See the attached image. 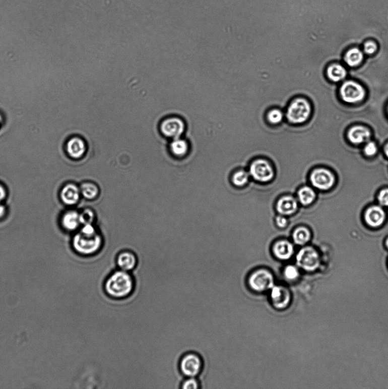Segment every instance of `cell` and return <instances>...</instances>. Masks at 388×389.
Returning a JSON list of instances; mask_svg holds the SVG:
<instances>
[{"instance_id":"ba28073f","label":"cell","mask_w":388,"mask_h":389,"mask_svg":"<svg viewBox=\"0 0 388 389\" xmlns=\"http://www.w3.org/2000/svg\"><path fill=\"white\" fill-rule=\"evenodd\" d=\"M250 174L254 180L262 183L268 182L274 177L272 166L264 160L254 161L250 165Z\"/></svg>"},{"instance_id":"f546056e","label":"cell","mask_w":388,"mask_h":389,"mask_svg":"<svg viewBox=\"0 0 388 389\" xmlns=\"http://www.w3.org/2000/svg\"><path fill=\"white\" fill-rule=\"evenodd\" d=\"M93 211L90 209L84 210L80 214L81 223L83 225L91 224L94 219Z\"/></svg>"},{"instance_id":"8d00e7d4","label":"cell","mask_w":388,"mask_h":389,"mask_svg":"<svg viewBox=\"0 0 388 389\" xmlns=\"http://www.w3.org/2000/svg\"><path fill=\"white\" fill-rule=\"evenodd\" d=\"M6 207L0 203V219H2L6 214Z\"/></svg>"},{"instance_id":"836d02e7","label":"cell","mask_w":388,"mask_h":389,"mask_svg":"<svg viewBox=\"0 0 388 389\" xmlns=\"http://www.w3.org/2000/svg\"><path fill=\"white\" fill-rule=\"evenodd\" d=\"M378 200L383 206H388V189L382 191L378 196Z\"/></svg>"},{"instance_id":"1f68e13d","label":"cell","mask_w":388,"mask_h":389,"mask_svg":"<svg viewBox=\"0 0 388 389\" xmlns=\"http://www.w3.org/2000/svg\"><path fill=\"white\" fill-rule=\"evenodd\" d=\"M377 49V46L375 42L368 41L365 43L364 45V51L366 54L371 55L374 54Z\"/></svg>"},{"instance_id":"5b68a950","label":"cell","mask_w":388,"mask_h":389,"mask_svg":"<svg viewBox=\"0 0 388 389\" xmlns=\"http://www.w3.org/2000/svg\"><path fill=\"white\" fill-rule=\"evenodd\" d=\"M248 282L252 290L257 293H264L271 290L275 286V278L270 271L262 269L251 274Z\"/></svg>"},{"instance_id":"30bf717a","label":"cell","mask_w":388,"mask_h":389,"mask_svg":"<svg viewBox=\"0 0 388 389\" xmlns=\"http://www.w3.org/2000/svg\"><path fill=\"white\" fill-rule=\"evenodd\" d=\"M161 130L163 134L169 138H179L184 130V124L177 118L167 119L161 124Z\"/></svg>"},{"instance_id":"74e56055","label":"cell","mask_w":388,"mask_h":389,"mask_svg":"<svg viewBox=\"0 0 388 389\" xmlns=\"http://www.w3.org/2000/svg\"><path fill=\"white\" fill-rule=\"evenodd\" d=\"M385 152L386 154V156L388 157V143L385 146Z\"/></svg>"},{"instance_id":"d6a6232c","label":"cell","mask_w":388,"mask_h":389,"mask_svg":"<svg viewBox=\"0 0 388 389\" xmlns=\"http://www.w3.org/2000/svg\"><path fill=\"white\" fill-rule=\"evenodd\" d=\"M81 233L87 236H93L96 234L95 229L92 224L83 225Z\"/></svg>"},{"instance_id":"603a6c76","label":"cell","mask_w":388,"mask_h":389,"mask_svg":"<svg viewBox=\"0 0 388 389\" xmlns=\"http://www.w3.org/2000/svg\"><path fill=\"white\" fill-rule=\"evenodd\" d=\"M298 196L302 205H308L314 200L315 194L311 188L305 187L299 190Z\"/></svg>"},{"instance_id":"7c38bea8","label":"cell","mask_w":388,"mask_h":389,"mask_svg":"<svg viewBox=\"0 0 388 389\" xmlns=\"http://www.w3.org/2000/svg\"><path fill=\"white\" fill-rule=\"evenodd\" d=\"M116 263L118 269L132 272L138 267V260L134 253L124 251L118 255Z\"/></svg>"},{"instance_id":"52a82bcc","label":"cell","mask_w":388,"mask_h":389,"mask_svg":"<svg viewBox=\"0 0 388 389\" xmlns=\"http://www.w3.org/2000/svg\"><path fill=\"white\" fill-rule=\"evenodd\" d=\"M342 98L346 102L356 103L362 100L365 97L364 88L359 83L348 81L343 83L341 88Z\"/></svg>"},{"instance_id":"3957f363","label":"cell","mask_w":388,"mask_h":389,"mask_svg":"<svg viewBox=\"0 0 388 389\" xmlns=\"http://www.w3.org/2000/svg\"><path fill=\"white\" fill-rule=\"evenodd\" d=\"M204 368V362L200 354L195 352H188L179 360V369L184 378L199 376Z\"/></svg>"},{"instance_id":"2e32d148","label":"cell","mask_w":388,"mask_h":389,"mask_svg":"<svg viewBox=\"0 0 388 389\" xmlns=\"http://www.w3.org/2000/svg\"><path fill=\"white\" fill-rule=\"evenodd\" d=\"M370 132L367 128L355 126L348 131V138L351 143L355 144H362L369 140Z\"/></svg>"},{"instance_id":"f35d334b","label":"cell","mask_w":388,"mask_h":389,"mask_svg":"<svg viewBox=\"0 0 388 389\" xmlns=\"http://www.w3.org/2000/svg\"><path fill=\"white\" fill-rule=\"evenodd\" d=\"M386 244L387 247V248H388V239H387V241H386Z\"/></svg>"},{"instance_id":"e575fe53","label":"cell","mask_w":388,"mask_h":389,"mask_svg":"<svg viewBox=\"0 0 388 389\" xmlns=\"http://www.w3.org/2000/svg\"><path fill=\"white\" fill-rule=\"evenodd\" d=\"M276 223L278 227L284 228L288 225V220L284 216H279L276 218Z\"/></svg>"},{"instance_id":"44dd1931","label":"cell","mask_w":388,"mask_h":389,"mask_svg":"<svg viewBox=\"0 0 388 389\" xmlns=\"http://www.w3.org/2000/svg\"><path fill=\"white\" fill-rule=\"evenodd\" d=\"M364 55L358 48H352L346 53L345 57L346 63L351 67L358 66L363 61Z\"/></svg>"},{"instance_id":"484cf974","label":"cell","mask_w":388,"mask_h":389,"mask_svg":"<svg viewBox=\"0 0 388 389\" xmlns=\"http://www.w3.org/2000/svg\"><path fill=\"white\" fill-rule=\"evenodd\" d=\"M284 119V114L279 109H273L267 114V119L272 125H278L282 122Z\"/></svg>"},{"instance_id":"f1b7e54d","label":"cell","mask_w":388,"mask_h":389,"mask_svg":"<svg viewBox=\"0 0 388 389\" xmlns=\"http://www.w3.org/2000/svg\"><path fill=\"white\" fill-rule=\"evenodd\" d=\"M284 274L286 279L290 281L296 280L299 276L298 268L293 265L286 266L284 269Z\"/></svg>"},{"instance_id":"e0dca14e","label":"cell","mask_w":388,"mask_h":389,"mask_svg":"<svg viewBox=\"0 0 388 389\" xmlns=\"http://www.w3.org/2000/svg\"><path fill=\"white\" fill-rule=\"evenodd\" d=\"M297 202L292 197L286 196L280 199L277 203V209L281 215H289L296 211Z\"/></svg>"},{"instance_id":"d6986e66","label":"cell","mask_w":388,"mask_h":389,"mask_svg":"<svg viewBox=\"0 0 388 389\" xmlns=\"http://www.w3.org/2000/svg\"><path fill=\"white\" fill-rule=\"evenodd\" d=\"M81 224L80 214L75 210L66 212L61 218L63 227L69 231H75Z\"/></svg>"},{"instance_id":"9c48e42d","label":"cell","mask_w":388,"mask_h":389,"mask_svg":"<svg viewBox=\"0 0 388 389\" xmlns=\"http://www.w3.org/2000/svg\"><path fill=\"white\" fill-rule=\"evenodd\" d=\"M270 291L273 307L278 309H284L289 306L292 300V294L287 287L275 285Z\"/></svg>"},{"instance_id":"9a60e30c","label":"cell","mask_w":388,"mask_h":389,"mask_svg":"<svg viewBox=\"0 0 388 389\" xmlns=\"http://www.w3.org/2000/svg\"><path fill=\"white\" fill-rule=\"evenodd\" d=\"M86 151V146L82 139L75 137L71 139L67 144V151L69 155L73 158L82 157Z\"/></svg>"},{"instance_id":"4dcf8cb0","label":"cell","mask_w":388,"mask_h":389,"mask_svg":"<svg viewBox=\"0 0 388 389\" xmlns=\"http://www.w3.org/2000/svg\"><path fill=\"white\" fill-rule=\"evenodd\" d=\"M377 148L375 143L369 142L365 146L364 151L366 155L372 156L377 152Z\"/></svg>"},{"instance_id":"277c9868","label":"cell","mask_w":388,"mask_h":389,"mask_svg":"<svg viewBox=\"0 0 388 389\" xmlns=\"http://www.w3.org/2000/svg\"><path fill=\"white\" fill-rule=\"evenodd\" d=\"M101 238L98 234L93 236H87L79 233L74 237L73 245L79 253L83 255H91L100 249Z\"/></svg>"},{"instance_id":"83f0119b","label":"cell","mask_w":388,"mask_h":389,"mask_svg":"<svg viewBox=\"0 0 388 389\" xmlns=\"http://www.w3.org/2000/svg\"><path fill=\"white\" fill-rule=\"evenodd\" d=\"M200 387V381L196 377L184 378L180 384V389H198Z\"/></svg>"},{"instance_id":"4fadbf2b","label":"cell","mask_w":388,"mask_h":389,"mask_svg":"<svg viewBox=\"0 0 388 389\" xmlns=\"http://www.w3.org/2000/svg\"><path fill=\"white\" fill-rule=\"evenodd\" d=\"M81 190L76 185L69 184L61 189L60 198L66 205L72 206L76 205L80 198Z\"/></svg>"},{"instance_id":"7402d4cb","label":"cell","mask_w":388,"mask_h":389,"mask_svg":"<svg viewBox=\"0 0 388 389\" xmlns=\"http://www.w3.org/2000/svg\"><path fill=\"white\" fill-rule=\"evenodd\" d=\"M188 149L186 141L179 138L175 139L170 144L171 151L176 156H184L187 153Z\"/></svg>"},{"instance_id":"6da1fadb","label":"cell","mask_w":388,"mask_h":389,"mask_svg":"<svg viewBox=\"0 0 388 389\" xmlns=\"http://www.w3.org/2000/svg\"><path fill=\"white\" fill-rule=\"evenodd\" d=\"M135 281L130 272L116 269L109 274L104 284V290L109 298L125 299L134 293Z\"/></svg>"},{"instance_id":"d590c367","label":"cell","mask_w":388,"mask_h":389,"mask_svg":"<svg viewBox=\"0 0 388 389\" xmlns=\"http://www.w3.org/2000/svg\"><path fill=\"white\" fill-rule=\"evenodd\" d=\"M7 196V192L3 185L0 184V203L4 200Z\"/></svg>"},{"instance_id":"5bb4252c","label":"cell","mask_w":388,"mask_h":389,"mask_svg":"<svg viewBox=\"0 0 388 389\" xmlns=\"http://www.w3.org/2000/svg\"><path fill=\"white\" fill-rule=\"evenodd\" d=\"M365 218L370 226L378 227L384 221L385 213L380 207L374 206L366 211Z\"/></svg>"},{"instance_id":"8992f818","label":"cell","mask_w":388,"mask_h":389,"mask_svg":"<svg viewBox=\"0 0 388 389\" xmlns=\"http://www.w3.org/2000/svg\"><path fill=\"white\" fill-rule=\"evenodd\" d=\"M299 267L307 271H313L318 267L320 260L318 254L311 247H305L299 251L296 257Z\"/></svg>"},{"instance_id":"7a4b0ae2","label":"cell","mask_w":388,"mask_h":389,"mask_svg":"<svg viewBox=\"0 0 388 389\" xmlns=\"http://www.w3.org/2000/svg\"><path fill=\"white\" fill-rule=\"evenodd\" d=\"M311 112L309 102L305 99L298 98L290 103L286 110V117L290 123L299 125L308 120Z\"/></svg>"},{"instance_id":"cb8c5ba5","label":"cell","mask_w":388,"mask_h":389,"mask_svg":"<svg viewBox=\"0 0 388 389\" xmlns=\"http://www.w3.org/2000/svg\"><path fill=\"white\" fill-rule=\"evenodd\" d=\"M293 238L295 244L298 245H305L310 240V233L307 229L299 228L294 231Z\"/></svg>"},{"instance_id":"ffe728a7","label":"cell","mask_w":388,"mask_h":389,"mask_svg":"<svg viewBox=\"0 0 388 389\" xmlns=\"http://www.w3.org/2000/svg\"><path fill=\"white\" fill-rule=\"evenodd\" d=\"M328 75L331 80L335 82L343 80L347 76L346 70L342 65H331L328 69Z\"/></svg>"},{"instance_id":"8fae6325","label":"cell","mask_w":388,"mask_h":389,"mask_svg":"<svg viewBox=\"0 0 388 389\" xmlns=\"http://www.w3.org/2000/svg\"><path fill=\"white\" fill-rule=\"evenodd\" d=\"M312 184L317 189L326 190L333 187L334 177L331 172L324 169L316 170L311 175Z\"/></svg>"},{"instance_id":"4316f807","label":"cell","mask_w":388,"mask_h":389,"mask_svg":"<svg viewBox=\"0 0 388 389\" xmlns=\"http://www.w3.org/2000/svg\"><path fill=\"white\" fill-rule=\"evenodd\" d=\"M249 180V175L244 171L237 172L233 177L232 181L237 187H242L245 185Z\"/></svg>"},{"instance_id":"d4e9b609","label":"cell","mask_w":388,"mask_h":389,"mask_svg":"<svg viewBox=\"0 0 388 389\" xmlns=\"http://www.w3.org/2000/svg\"><path fill=\"white\" fill-rule=\"evenodd\" d=\"M81 192L84 197L91 200L98 195L99 189L93 183H86L81 185Z\"/></svg>"},{"instance_id":"ac0fdd59","label":"cell","mask_w":388,"mask_h":389,"mask_svg":"<svg viewBox=\"0 0 388 389\" xmlns=\"http://www.w3.org/2000/svg\"><path fill=\"white\" fill-rule=\"evenodd\" d=\"M273 251L277 258L286 260L292 257L294 253V247L289 242L281 241L276 243Z\"/></svg>"}]
</instances>
